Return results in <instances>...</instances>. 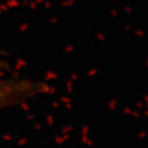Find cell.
Returning a JSON list of instances; mask_svg holds the SVG:
<instances>
[{
	"instance_id": "obj_1",
	"label": "cell",
	"mask_w": 148,
	"mask_h": 148,
	"mask_svg": "<svg viewBox=\"0 0 148 148\" xmlns=\"http://www.w3.org/2000/svg\"><path fill=\"white\" fill-rule=\"evenodd\" d=\"M38 91V85L5 75L0 65V110L19 104L32 98Z\"/></svg>"
}]
</instances>
